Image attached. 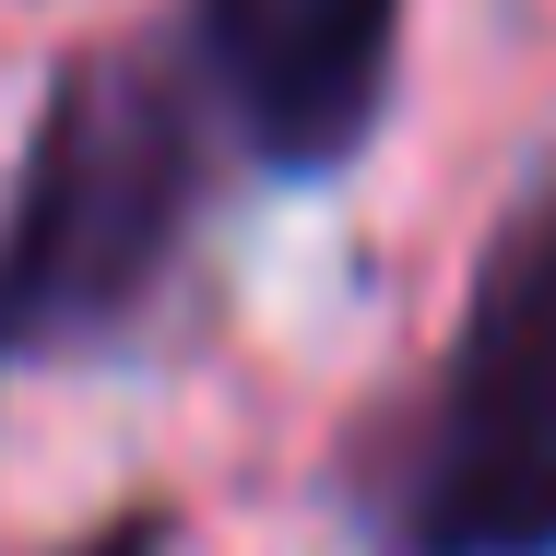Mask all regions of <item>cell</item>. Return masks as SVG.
<instances>
[{"instance_id":"cell-2","label":"cell","mask_w":556,"mask_h":556,"mask_svg":"<svg viewBox=\"0 0 556 556\" xmlns=\"http://www.w3.org/2000/svg\"><path fill=\"white\" fill-rule=\"evenodd\" d=\"M403 556H556V178L485 237L391 462Z\"/></svg>"},{"instance_id":"cell-4","label":"cell","mask_w":556,"mask_h":556,"mask_svg":"<svg viewBox=\"0 0 556 556\" xmlns=\"http://www.w3.org/2000/svg\"><path fill=\"white\" fill-rule=\"evenodd\" d=\"M166 545H178V521H166V509H130V521H108V533H84L72 556H166Z\"/></svg>"},{"instance_id":"cell-1","label":"cell","mask_w":556,"mask_h":556,"mask_svg":"<svg viewBox=\"0 0 556 556\" xmlns=\"http://www.w3.org/2000/svg\"><path fill=\"white\" fill-rule=\"evenodd\" d=\"M214 84L190 48L60 60L0 202V367H60L118 343L178 273L202 214Z\"/></svg>"},{"instance_id":"cell-3","label":"cell","mask_w":556,"mask_h":556,"mask_svg":"<svg viewBox=\"0 0 556 556\" xmlns=\"http://www.w3.org/2000/svg\"><path fill=\"white\" fill-rule=\"evenodd\" d=\"M190 60L273 178H332L391 108L403 0H190Z\"/></svg>"}]
</instances>
